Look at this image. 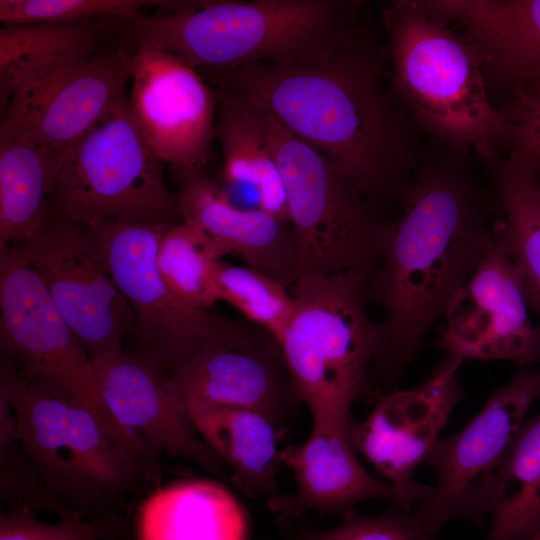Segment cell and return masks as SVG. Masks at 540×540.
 <instances>
[{
	"label": "cell",
	"instance_id": "27",
	"mask_svg": "<svg viewBox=\"0 0 540 540\" xmlns=\"http://www.w3.org/2000/svg\"><path fill=\"white\" fill-rule=\"evenodd\" d=\"M51 156L27 137L0 128V251L30 240L54 219Z\"/></svg>",
	"mask_w": 540,
	"mask_h": 540
},
{
	"label": "cell",
	"instance_id": "13",
	"mask_svg": "<svg viewBox=\"0 0 540 540\" xmlns=\"http://www.w3.org/2000/svg\"><path fill=\"white\" fill-rule=\"evenodd\" d=\"M463 360L445 355L431 375L409 389L379 395L361 421L350 418L347 438L375 468L415 506L431 487L414 480L462 397L459 370Z\"/></svg>",
	"mask_w": 540,
	"mask_h": 540
},
{
	"label": "cell",
	"instance_id": "24",
	"mask_svg": "<svg viewBox=\"0 0 540 540\" xmlns=\"http://www.w3.org/2000/svg\"><path fill=\"white\" fill-rule=\"evenodd\" d=\"M185 402L196 432L228 467L237 489L266 503L281 494L276 483L278 446L288 430L251 409Z\"/></svg>",
	"mask_w": 540,
	"mask_h": 540
},
{
	"label": "cell",
	"instance_id": "28",
	"mask_svg": "<svg viewBox=\"0 0 540 540\" xmlns=\"http://www.w3.org/2000/svg\"><path fill=\"white\" fill-rule=\"evenodd\" d=\"M486 540H515L540 523V413L526 420L496 478Z\"/></svg>",
	"mask_w": 540,
	"mask_h": 540
},
{
	"label": "cell",
	"instance_id": "9",
	"mask_svg": "<svg viewBox=\"0 0 540 540\" xmlns=\"http://www.w3.org/2000/svg\"><path fill=\"white\" fill-rule=\"evenodd\" d=\"M167 226H90L134 312L141 352L168 371L213 345H246L268 338V332L246 319L190 306L167 286L157 267L158 245Z\"/></svg>",
	"mask_w": 540,
	"mask_h": 540
},
{
	"label": "cell",
	"instance_id": "3",
	"mask_svg": "<svg viewBox=\"0 0 540 540\" xmlns=\"http://www.w3.org/2000/svg\"><path fill=\"white\" fill-rule=\"evenodd\" d=\"M113 27L197 71L317 64L376 31L359 0H194L180 10L115 19Z\"/></svg>",
	"mask_w": 540,
	"mask_h": 540
},
{
	"label": "cell",
	"instance_id": "38",
	"mask_svg": "<svg viewBox=\"0 0 540 540\" xmlns=\"http://www.w3.org/2000/svg\"><path fill=\"white\" fill-rule=\"evenodd\" d=\"M118 540H137L135 535L128 534Z\"/></svg>",
	"mask_w": 540,
	"mask_h": 540
},
{
	"label": "cell",
	"instance_id": "25",
	"mask_svg": "<svg viewBox=\"0 0 540 540\" xmlns=\"http://www.w3.org/2000/svg\"><path fill=\"white\" fill-rule=\"evenodd\" d=\"M247 517L222 485L188 479L157 487L139 505L137 540H246Z\"/></svg>",
	"mask_w": 540,
	"mask_h": 540
},
{
	"label": "cell",
	"instance_id": "29",
	"mask_svg": "<svg viewBox=\"0 0 540 540\" xmlns=\"http://www.w3.org/2000/svg\"><path fill=\"white\" fill-rule=\"evenodd\" d=\"M220 259L208 239L184 222L168 225L160 238L158 271L167 286L192 307L210 310L218 301Z\"/></svg>",
	"mask_w": 540,
	"mask_h": 540
},
{
	"label": "cell",
	"instance_id": "17",
	"mask_svg": "<svg viewBox=\"0 0 540 540\" xmlns=\"http://www.w3.org/2000/svg\"><path fill=\"white\" fill-rule=\"evenodd\" d=\"M131 74L132 51L108 43L52 82L24 111L1 118L0 128L60 155L128 97Z\"/></svg>",
	"mask_w": 540,
	"mask_h": 540
},
{
	"label": "cell",
	"instance_id": "35",
	"mask_svg": "<svg viewBox=\"0 0 540 540\" xmlns=\"http://www.w3.org/2000/svg\"><path fill=\"white\" fill-rule=\"evenodd\" d=\"M15 442L1 452V500L11 508L26 507L55 513L61 520L84 516L57 500Z\"/></svg>",
	"mask_w": 540,
	"mask_h": 540
},
{
	"label": "cell",
	"instance_id": "10",
	"mask_svg": "<svg viewBox=\"0 0 540 540\" xmlns=\"http://www.w3.org/2000/svg\"><path fill=\"white\" fill-rule=\"evenodd\" d=\"M539 397L540 368H521L461 430L439 438L424 463L435 484L413 509L427 532L436 537L453 521L481 524L491 514L498 473Z\"/></svg>",
	"mask_w": 540,
	"mask_h": 540
},
{
	"label": "cell",
	"instance_id": "16",
	"mask_svg": "<svg viewBox=\"0 0 540 540\" xmlns=\"http://www.w3.org/2000/svg\"><path fill=\"white\" fill-rule=\"evenodd\" d=\"M100 397L112 418L159 455L183 457L231 482L229 472L196 432L169 373L144 353L92 360Z\"/></svg>",
	"mask_w": 540,
	"mask_h": 540
},
{
	"label": "cell",
	"instance_id": "7",
	"mask_svg": "<svg viewBox=\"0 0 540 540\" xmlns=\"http://www.w3.org/2000/svg\"><path fill=\"white\" fill-rule=\"evenodd\" d=\"M163 166L137 127L127 97L69 149L51 156L53 218L88 227L182 223Z\"/></svg>",
	"mask_w": 540,
	"mask_h": 540
},
{
	"label": "cell",
	"instance_id": "26",
	"mask_svg": "<svg viewBox=\"0 0 540 540\" xmlns=\"http://www.w3.org/2000/svg\"><path fill=\"white\" fill-rule=\"evenodd\" d=\"M479 160L499 214L493 233L516 269L528 307L540 320V188L526 169L498 153Z\"/></svg>",
	"mask_w": 540,
	"mask_h": 540
},
{
	"label": "cell",
	"instance_id": "30",
	"mask_svg": "<svg viewBox=\"0 0 540 540\" xmlns=\"http://www.w3.org/2000/svg\"><path fill=\"white\" fill-rule=\"evenodd\" d=\"M216 297L268 332L277 343L295 312V300L288 287L263 272L222 258L217 266Z\"/></svg>",
	"mask_w": 540,
	"mask_h": 540
},
{
	"label": "cell",
	"instance_id": "14",
	"mask_svg": "<svg viewBox=\"0 0 540 540\" xmlns=\"http://www.w3.org/2000/svg\"><path fill=\"white\" fill-rule=\"evenodd\" d=\"M133 43L128 102L137 127L170 168L203 169L215 139L216 89L167 50Z\"/></svg>",
	"mask_w": 540,
	"mask_h": 540
},
{
	"label": "cell",
	"instance_id": "39",
	"mask_svg": "<svg viewBox=\"0 0 540 540\" xmlns=\"http://www.w3.org/2000/svg\"><path fill=\"white\" fill-rule=\"evenodd\" d=\"M536 185L540 188V175L537 177H532Z\"/></svg>",
	"mask_w": 540,
	"mask_h": 540
},
{
	"label": "cell",
	"instance_id": "21",
	"mask_svg": "<svg viewBox=\"0 0 540 540\" xmlns=\"http://www.w3.org/2000/svg\"><path fill=\"white\" fill-rule=\"evenodd\" d=\"M279 462L293 472L296 481L293 494H279L267 502L282 526L310 511L321 516L346 513L371 499L414 509L399 490L363 468L346 432L313 425L306 441L280 449Z\"/></svg>",
	"mask_w": 540,
	"mask_h": 540
},
{
	"label": "cell",
	"instance_id": "23",
	"mask_svg": "<svg viewBox=\"0 0 540 540\" xmlns=\"http://www.w3.org/2000/svg\"><path fill=\"white\" fill-rule=\"evenodd\" d=\"M216 91L215 138L223 155L220 186L237 206L289 223L283 177L254 108L232 92Z\"/></svg>",
	"mask_w": 540,
	"mask_h": 540
},
{
	"label": "cell",
	"instance_id": "11",
	"mask_svg": "<svg viewBox=\"0 0 540 540\" xmlns=\"http://www.w3.org/2000/svg\"><path fill=\"white\" fill-rule=\"evenodd\" d=\"M15 247L40 275L90 360L123 352L134 333V312L119 289L90 227L54 218Z\"/></svg>",
	"mask_w": 540,
	"mask_h": 540
},
{
	"label": "cell",
	"instance_id": "15",
	"mask_svg": "<svg viewBox=\"0 0 540 540\" xmlns=\"http://www.w3.org/2000/svg\"><path fill=\"white\" fill-rule=\"evenodd\" d=\"M443 316L437 345L445 355L521 368L540 361V326L531 322L519 276L494 234Z\"/></svg>",
	"mask_w": 540,
	"mask_h": 540
},
{
	"label": "cell",
	"instance_id": "19",
	"mask_svg": "<svg viewBox=\"0 0 540 540\" xmlns=\"http://www.w3.org/2000/svg\"><path fill=\"white\" fill-rule=\"evenodd\" d=\"M167 372L185 400L251 409L286 430L302 405L273 337L213 345Z\"/></svg>",
	"mask_w": 540,
	"mask_h": 540
},
{
	"label": "cell",
	"instance_id": "20",
	"mask_svg": "<svg viewBox=\"0 0 540 540\" xmlns=\"http://www.w3.org/2000/svg\"><path fill=\"white\" fill-rule=\"evenodd\" d=\"M183 222L199 231L222 258L231 255L288 288L296 254L288 222L234 204L201 168H170Z\"/></svg>",
	"mask_w": 540,
	"mask_h": 540
},
{
	"label": "cell",
	"instance_id": "31",
	"mask_svg": "<svg viewBox=\"0 0 540 540\" xmlns=\"http://www.w3.org/2000/svg\"><path fill=\"white\" fill-rule=\"evenodd\" d=\"M190 3V0H0V22L14 25L125 19L147 9L174 11Z\"/></svg>",
	"mask_w": 540,
	"mask_h": 540
},
{
	"label": "cell",
	"instance_id": "34",
	"mask_svg": "<svg viewBox=\"0 0 540 540\" xmlns=\"http://www.w3.org/2000/svg\"><path fill=\"white\" fill-rule=\"evenodd\" d=\"M421 525L413 510L393 506L376 516L350 510L336 526L309 529L297 540H435Z\"/></svg>",
	"mask_w": 540,
	"mask_h": 540
},
{
	"label": "cell",
	"instance_id": "8",
	"mask_svg": "<svg viewBox=\"0 0 540 540\" xmlns=\"http://www.w3.org/2000/svg\"><path fill=\"white\" fill-rule=\"evenodd\" d=\"M250 104L283 177L295 280L353 272L369 282L392 219L323 155Z\"/></svg>",
	"mask_w": 540,
	"mask_h": 540
},
{
	"label": "cell",
	"instance_id": "1",
	"mask_svg": "<svg viewBox=\"0 0 540 540\" xmlns=\"http://www.w3.org/2000/svg\"><path fill=\"white\" fill-rule=\"evenodd\" d=\"M199 73L318 151L373 206L400 212L424 152L423 133L390 85L376 31L317 64L253 62Z\"/></svg>",
	"mask_w": 540,
	"mask_h": 540
},
{
	"label": "cell",
	"instance_id": "18",
	"mask_svg": "<svg viewBox=\"0 0 540 540\" xmlns=\"http://www.w3.org/2000/svg\"><path fill=\"white\" fill-rule=\"evenodd\" d=\"M475 51L496 109L540 89V0H428Z\"/></svg>",
	"mask_w": 540,
	"mask_h": 540
},
{
	"label": "cell",
	"instance_id": "32",
	"mask_svg": "<svg viewBox=\"0 0 540 540\" xmlns=\"http://www.w3.org/2000/svg\"><path fill=\"white\" fill-rule=\"evenodd\" d=\"M130 533L129 521L118 510L86 521L46 523L26 507L11 508L0 516V540H118Z\"/></svg>",
	"mask_w": 540,
	"mask_h": 540
},
{
	"label": "cell",
	"instance_id": "4",
	"mask_svg": "<svg viewBox=\"0 0 540 540\" xmlns=\"http://www.w3.org/2000/svg\"><path fill=\"white\" fill-rule=\"evenodd\" d=\"M0 397L13 410L20 448L46 488L83 516L124 508L165 471L160 455L137 435L104 421L63 385L20 374L2 356Z\"/></svg>",
	"mask_w": 540,
	"mask_h": 540
},
{
	"label": "cell",
	"instance_id": "33",
	"mask_svg": "<svg viewBox=\"0 0 540 540\" xmlns=\"http://www.w3.org/2000/svg\"><path fill=\"white\" fill-rule=\"evenodd\" d=\"M503 119L497 152L540 175V90L521 93L497 109Z\"/></svg>",
	"mask_w": 540,
	"mask_h": 540
},
{
	"label": "cell",
	"instance_id": "5",
	"mask_svg": "<svg viewBox=\"0 0 540 540\" xmlns=\"http://www.w3.org/2000/svg\"><path fill=\"white\" fill-rule=\"evenodd\" d=\"M390 85L423 135L478 159L497 152L503 119L473 48L428 0L382 9Z\"/></svg>",
	"mask_w": 540,
	"mask_h": 540
},
{
	"label": "cell",
	"instance_id": "37",
	"mask_svg": "<svg viewBox=\"0 0 540 540\" xmlns=\"http://www.w3.org/2000/svg\"><path fill=\"white\" fill-rule=\"evenodd\" d=\"M515 540H540V523L530 532Z\"/></svg>",
	"mask_w": 540,
	"mask_h": 540
},
{
	"label": "cell",
	"instance_id": "36",
	"mask_svg": "<svg viewBox=\"0 0 540 540\" xmlns=\"http://www.w3.org/2000/svg\"><path fill=\"white\" fill-rule=\"evenodd\" d=\"M0 450L5 451L11 444L18 441L16 417L8 402L0 397Z\"/></svg>",
	"mask_w": 540,
	"mask_h": 540
},
{
	"label": "cell",
	"instance_id": "22",
	"mask_svg": "<svg viewBox=\"0 0 540 540\" xmlns=\"http://www.w3.org/2000/svg\"><path fill=\"white\" fill-rule=\"evenodd\" d=\"M107 20L3 25L1 118L24 111L52 82L109 42Z\"/></svg>",
	"mask_w": 540,
	"mask_h": 540
},
{
	"label": "cell",
	"instance_id": "12",
	"mask_svg": "<svg viewBox=\"0 0 540 540\" xmlns=\"http://www.w3.org/2000/svg\"><path fill=\"white\" fill-rule=\"evenodd\" d=\"M0 311L2 357L24 376L63 385L104 421L123 428L100 397L87 352L15 247L0 251Z\"/></svg>",
	"mask_w": 540,
	"mask_h": 540
},
{
	"label": "cell",
	"instance_id": "6",
	"mask_svg": "<svg viewBox=\"0 0 540 540\" xmlns=\"http://www.w3.org/2000/svg\"><path fill=\"white\" fill-rule=\"evenodd\" d=\"M291 293L295 312L278 344L292 388L313 425L347 433L380 341L368 282L353 272L309 276L295 280Z\"/></svg>",
	"mask_w": 540,
	"mask_h": 540
},
{
	"label": "cell",
	"instance_id": "2",
	"mask_svg": "<svg viewBox=\"0 0 540 540\" xmlns=\"http://www.w3.org/2000/svg\"><path fill=\"white\" fill-rule=\"evenodd\" d=\"M433 148L423 152L368 282L370 302L382 309L366 391L374 399L395 389L493 235L496 204L490 187L473 173L470 157L436 141Z\"/></svg>",
	"mask_w": 540,
	"mask_h": 540
}]
</instances>
